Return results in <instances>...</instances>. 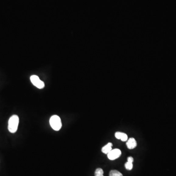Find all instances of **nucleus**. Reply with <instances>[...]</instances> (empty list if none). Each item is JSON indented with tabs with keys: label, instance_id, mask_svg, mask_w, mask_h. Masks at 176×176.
<instances>
[{
	"label": "nucleus",
	"instance_id": "obj_1",
	"mask_svg": "<svg viewBox=\"0 0 176 176\" xmlns=\"http://www.w3.org/2000/svg\"><path fill=\"white\" fill-rule=\"evenodd\" d=\"M19 117L17 115H13L10 117L9 120L8 130L11 133H16L17 131L19 125Z\"/></svg>",
	"mask_w": 176,
	"mask_h": 176
},
{
	"label": "nucleus",
	"instance_id": "obj_2",
	"mask_svg": "<svg viewBox=\"0 0 176 176\" xmlns=\"http://www.w3.org/2000/svg\"><path fill=\"white\" fill-rule=\"evenodd\" d=\"M50 123L51 128L56 131H59L62 127L61 119L58 115H54L51 117Z\"/></svg>",
	"mask_w": 176,
	"mask_h": 176
},
{
	"label": "nucleus",
	"instance_id": "obj_3",
	"mask_svg": "<svg viewBox=\"0 0 176 176\" xmlns=\"http://www.w3.org/2000/svg\"><path fill=\"white\" fill-rule=\"evenodd\" d=\"M30 79L33 85L38 89H42L45 87V83H44L43 81H41L37 76L33 75L31 76Z\"/></svg>",
	"mask_w": 176,
	"mask_h": 176
},
{
	"label": "nucleus",
	"instance_id": "obj_4",
	"mask_svg": "<svg viewBox=\"0 0 176 176\" xmlns=\"http://www.w3.org/2000/svg\"><path fill=\"white\" fill-rule=\"evenodd\" d=\"M108 159L110 160H114L118 159L121 155V152L119 149H114L112 150L108 154Z\"/></svg>",
	"mask_w": 176,
	"mask_h": 176
},
{
	"label": "nucleus",
	"instance_id": "obj_5",
	"mask_svg": "<svg viewBox=\"0 0 176 176\" xmlns=\"http://www.w3.org/2000/svg\"><path fill=\"white\" fill-rule=\"evenodd\" d=\"M126 145L128 149H132L136 147L137 143H136V140L134 138H130L129 140L127 141L126 143Z\"/></svg>",
	"mask_w": 176,
	"mask_h": 176
},
{
	"label": "nucleus",
	"instance_id": "obj_6",
	"mask_svg": "<svg viewBox=\"0 0 176 176\" xmlns=\"http://www.w3.org/2000/svg\"><path fill=\"white\" fill-rule=\"evenodd\" d=\"M112 146L113 144L112 143H108L107 145L102 148V152L104 154H108L112 150Z\"/></svg>",
	"mask_w": 176,
	"mask_h": 176
},
{
	"label": "nucleus",
	"instance_id": "obj_7",
	"mask_svg": "<svg viewBox=\"0 0 176 176\" xmlns=\"http://www.w3.org/2000/svg\"><path fill=\"white\" fill-rule=\"evenodd\" d=\"M109 176H123V175L119 171L114 170L110 171Z\"/></svg>",
	"mask_w": 176,
	"mask_h": 176
},
{
	"label": "nucleus",
	"instance_id": "obj_8",
	"mask_svg": "<svg viewBox=\"0 0 176 176\" xmlns=\"http://www.w3.org/2000/svg\"><path fill=\"white\" fill-rule=\"evenodd\" d=\"M103 173H104V172L101 168H97L95 171L94 175L95 176H104Z\"/></svg>",
	"mask_w": 176,
	"mask_h": 176
},
{
	"label": "nucleus",
	"instance_id": "obj_9",
	"mask_svg": "<svg viewBox=\"0 0 176 176\" xmlns=\"http://www.w3.org/2000/svg\"><path fill=\"white\" fill-rule=\"evenodd\" d=\"M125 166L127 170H131L133 168V163H129L127 161L125 164Z\"/></svg>",
	"mask_w": 176,
	"mask_h": 176
},
{
	"label": "nucleus",
	"instance_id": "obj_10",
	"mask_svg": "<svg viewBox=\"0 0 176 176\" xmlns=\"http://www.w3.org/2000/svg\"><path fill=\"white\" fill-rule=\"evenodd\" d=\"M128 139V136L126 134H125V133H123L122 136L121 138V140L122 141V142H125L127 141Z\"/></svg>",
	"mask_w": 176,
	"mask_h": 176
},
{
	"label": "nucleus",
	"instance_id": "obj_11",
	"mask_svg": "<svg viewBox=\"0 0 176 176\" xmlns=\"http://www.w3.org/2000/svg\"><path fill=\"white\" fill-rule=\"evenodd\" d=\"M123 133L121 132H116L115 134V138L117 139H120L121 138L122 136Z\"/></svg>",
	"mask_w": 176,
	"mask_h": 176
},
{
	"label": "nucleus",
	"instance_id": "obj_12",
	"mask_svg": "<svg viewBox=\"0 0 176 176\" xmlns=\"http://www.w3.org/2000/svg\"><path fill=\"white\" fill-rule=\"evenodd\" d=\"M128 162L131 163H133V161H134V159L133 157H128V159H127Z\"/></svg>",
	"mask_w": 176,
	"mask_h": 176
}]
</instances>
